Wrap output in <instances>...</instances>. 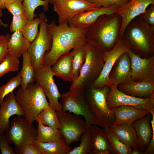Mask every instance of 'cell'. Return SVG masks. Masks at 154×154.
Here are the masks:
<instances>
[{
  "mask_svg": "<svg viewBox=\"0 0 154 154\" xmlns=\"http://www.w3.org/2000/svg\"><path fill=\"white\" fill-rule=\"evenodd\" d=\"M87 28L72 27L66 23L57 25L54 20L47 23L52 44L50 50L44 56L43 64L51 66L61 56L87 42L85 34Z\"/></svg>",
  "mask_w": 154,
  "mask_h": 154,
  "instance_id": "obj_1",
  "label": "cell"
},
{
  "mask_svg": "<svg viewBox=\"0 0 154 154\" xmlns=\"http://www.w3.org/2000/svg\"><path fill=\"white\" fill-rule=\"evenodd\" d=\"M121 24V18L116 13L102 15L87 28L86 40L104 52L109 51L120 38Z\"/></svg>",
  "mask_w": 154,
  "mask_h": 154,
  "instance_id": "obj_2",
  "label": "cell"
},
{
  "mask_svg": "<svg viewBox=\"0 0 154 154\" xmlns=\"http://www.w3.org/2000/svg\"><path fill=\"white\" fill-rule=\"evenodd\" d=\"M121 38L129 50L140 57L147 58L154 55V27L139 16L128 23Z\"/></svg>",
  "mask_w": 154,
  "mask_h": 154,
  "instance_id": "obj_3",
  "label": "cell"
},
{
  "mask_svg": "<svg viewBox=\"0 0 154 154\" xmlns=\"http://www.w3.org/2000/svg\"><path fill=\"white\" fill-rule=\"evenodd\" d=\"M84 90V96L92 116L93 124L104 128L114 125L116 118L108 106L107 96L109 86L95 87L91 85Z\"/></svg>",
  "mask_w": 154,
  "mask_h": 154,
  "instance_id": "obj_4",
  "label": "cell"
},
{
  "mask_svg": "<svg viewBox=\"0 0 154 154\" xmlns=\"http://www.w3.org/2000/svg\"><path fill=\"white\" fill-rule=\"evenodd\" d=\"M104 52L87 42L84 62L76 79L71 84L69 90H84L87 87L92 85L99 76L103 68Z\"/></svg>",
  "mask_w": 154,
  "mask_h": 154,
  "instance_id": "obj_5",
  "label": "cell"
},
{
  "mask_svg": "<svg viewBox=\"0 0 154 154\" xmlns=\"http://www.w3.org/2000/svg\"><path fill=\"white\" fill-rule=\"evenodd\" d=\"M15 96L23 117L32 123L35 121L38 115L49 106L43 90L36 82L29 85L25 89L20 88Z\"/></svg>",
  "mask_w": 154,
  "mask_h": 154,
  "instance_id": "obj_6",
  "label": "cell"
},
{
  "mask_svg": "<svg viewBox=\"0 0 154 154\" xmlns=\"http://www.w3.org/2000/svg\"><path fill=\"white\" fill-rule=\"evenodd\" d=\"M5 136L9 144H13L16 153L25 144L33 143L36 139L37 129L25 117L18 116L11 120Z\"/></svg>",
  "mask_w": 154,
  "mask_h": 154,
  "instance_id": "obj_7",
  "label": "cell"
},
{
  "mask_svg": "<svg viewBox=\"0 0 154 154\" xmlns=\"http://www.w3.org/2000/svg\"><path fill=\"white\" fill-rule=\"evenodd\" d=\"M38 16L40 21L39 33L27 50L35 70L43 64L44 56L50 50L52 44L51 36L47 29V17L44 12L39 13Z\"/></svg>",
  "mask_w": 154,
  "mask_h": 154,
  "instance_id": "obj_8",
  "label": "cell"
},
{
  "mask_svg": "<svg viewBox=\"0 0 154 154\" xmlns=\"http://www.w3.org/2000/svg\"><path fill=\"white\" fill-rule=\"evenodd\" d=\"M60 124L58 129L68 145L78 141L82 134L87 128L82 116L68 112L56 111Z\"/></svg>",
  "mask_w": 154,
  "mask_h": 154,
  "instance_id": "obj_9",
  "label": "cell"
},
{
  "mask_svg": "<svg viewBox=\"0 0 154 154\" xmlns=\"http://www.w3.org/2000/svg\"><path fill=\"white\" fill-rule=\"evenodd\" d=\"M51 66L43 64L35 70V81L41 87L49 101V105L56 111H62V104L58 101L62 94L58 90L53 77Z\"/></svg>",
  "mask_w": 154,
  "mask_h": 154,
  "instance_id": "obj_10",
  "label": "cell"
},
{
  "mask_svg": "<svg viewBox=\"0 0 154 154\" xmlns=\"http://www.w3.org/2000/svg\"><path fill=\"white\" fill-rule=\"evenodd\" d=\"M106 99L108 106L112 110L122 106H131L149 111L154 109V93L146 98L134 97L125 94L119 90L117 87L111 85L109 86Z\"/></svg>",
  "mask_w": 154,
  "mask_h": 154,
  "instance_id": "obj_11",
  "label": "cell"
},
{
  "mask_svg": "<svg viewBox=\"0 0 154 154\" xmlns=\"http://www.w3.org/2000/svg\"><path fill=\"white\" fill-rule=\"evenodd\" d=\"M84 90H69L62 94V110L82 116L84 119L87 128L93 124L92 116L84 96Z\"/></svg>",
  "mask_w": 154,
  "mask_h": 154,
  "instance_id": "obj_12",
  "label": "cell"
},
{
  "mask_svg": "<svg viewBox=\"0 0 154 154\" xmlns=\"http://www.w3.org/2000/svg\"><path fill=\"white\" fill-rule=\"evenodd\" d=\"M52 4L58 15L59 24H68L78 13L99 7L98 4L86 0H54Z\"/></svg>",
  "mask_w": 154,
  "mask_h": 154,
  "instance_id": "obj_13",
  "label": "cell"
},
{
  "mask_svg": "<svg viewBox=\"0 0 154 154\" xmlns=\"http://www.w3.org/2000/svg\"><path fill=\"white\" fill-rule=\"evenodd\" d=\"M129 50L128 46L120 38L113 48L104 52V63L103 68L99 76L91 86L95 87L111 86L109 79L110 73L117 59L122 53L127 52Z\"/></svg>",
  "mask_w": 154,
  "mask_h": 154,
  "instance_id": "obj_14",
  "label": "cell"
},
{
  "mask_svg": "<svg viewBox=\"0 0 154 154\" xmlns=\"http://www.w3.org/2000/svg\"><path fill=\"white\" fill-rule=\"evenodd\" d=\"M127 53L131 61L132 81L141 82L154 80V55L143 58L129 49Z\"/></svg>",
  "mask_w": 154,
  "mask_h": 154,
  "instance_id": "obj_15",
  "label": "cell"
},
{
  "mask_svg": "<svg viewBox=\"0 0 154 154\" xmlns=\"http://www.w3.org/2000/svg\"><path fill=\"white\" fill-rule=\"evenodd\" d=\"M130 58L127 52L122 53L115 62L109 75L111 85L117 87L120 84H129L132 81Z\"/></svg>",
  "mask_w": 154,
  "mask_h": 154,
  "instance_id": "obj_16",
  "label": "cell"
},
{
  "mask_svg": "<svg viewBox=\"0 0 154 154\" xmlns=\"http://www.w3.org/2000/svg\"><path fill=\"white\" fill-rule=\"evenodd\" d=\"M119 8L115 5L100 7L80 12L73 17L68 23L72 27L88 28L100 16L116 13Z\"/></svg>",
  "mask_w": 154,
  "mask_h": 154,
  "instance_id": "obj_17",
  "label": "cell"
},
{
  "mask_svg": "<svg viewBox=\"0 0 154 154\" xmlns=\"http://www.w3.org/2000/svg\"><path fill=\"white\" fill-rule=\"evenodd\" d=\"M151 4H154V0H131L125 6L118 9L116 13L121 19L119 33L120 38L130 21L143 13Z\"/></svg>",
  "mask_w": 154,
  "mask_h": 154,
  "instance_id": "obj_18",
  "label": "cell"
},
{
  "mask_svg": "<svg viewBox=\"0 0 154 154\" xmlns=\"http://www.w3.org/2000/svg\"><path fill=\"white\" fill-rule=\"evenodd\" d=\"M149 112V113L133 122L139 142V149L144 152L154 134V109Z\"/></svg>",
  "mask_w": 154,
  "mask_h": 154,
  "instance_id": "obj_19",
  "label": "cell"
},
{
  "mask_svg": "<svg viewBox=\"0 0 154 154\" xmlns=\"http://www.w3.org/2000/svg\"><path fill=\"white\" fill-rule=\"evenodd\" d=\"M0 105V132L5 133L10 127V118L15 115L24 116V114L13 92L7 95Z\"/></svg>",
  "mask_w": 154,
  "mask_h": 154,
  "instance_id": "obj_20",
  "label": "cell"
},
{
  "mask_svg": "<svg viewBox=\"0 0 154 154\" xmlns=\"http://www.w3.org/2000/svg\"><path fill=\"white\" fill-rule=\"evenodd\" d=\"M118 90L127 95L137 98H146L154 93V80L141 82L132 81L125 84H120Z\"/></svg>",
  "mask_w": 154,
  "mask_h": 154,
  "instance_id": "obj_21",
  "label": "cell"
},
{
  "mask_svg": "<svg viewBox=\"0 0 154 154\" xmlns=\"http://www.w3.org/2000/svg\"><path fill=\"white\" fill-rule=\"evenodd\" d=\"M112 110L116 118L114 125H117L132 123L150 113L147 110L129 106H121Z\"/></svg>",
  "mask_w": 154,
  "mask_h": 154,
  "instance_id": "obj_22",
  "label": "cell"
},
{
  "mask_svg": "<svg viewBox=\"0 0 154 154\" xmlns=\"http://www.w3.org/2000/svg\"><path fill=\"white\" fill-rule=\"evenodd\" d=\"M74 54L73 49L61 56L51 66V70L54 76L64 81L72 82Z\"/></svg>",
  "mask_w": 154,
  "mask_h": 154,
  "instance_id": "obj_23",
  "label": "cell"
},
{
  "mask_svg": "<svg viewBox=\"0 0 154 154\" xmlns=\"http://www.w3.org/2000/svg\"><path fill=\"white\" fill-rule=\"evenodd\" d=\"M110 130L123 143L131 149L139 148V142L133 123L109 127Z\"/></svg>",
  "mask_w": 154,
  "mask_h": 154,
  "instance_id": "obj_24",
  "label": "cell"
},
{
  "mask_svg": "<svg viewBox=\"0 0 154 154\" xmlns=\"http://www.w3.org/2000/svg\"><path fill=\"white\" fill-rule=\"evenodd\" d=\"M92 125V149L90 154H113L104 129L94 124Z\"/></svg>",
  "mask_w": 154,
  "mask_h": 154,
  "instance_id": "obj_25",
  "label": "cell"
},
{
  "mask_svg": "<svg viewBox=\"0 0 154 154\" xmlns=\"http://www.w3.org/2000/svg\"><path fill=\"white\" fill-rule=\"evenodd\" d=\"M31 44L23 36L22 32H15L11 35L8 44V53L19 58L27 51Z\"/></svg>",
  "mask_w": 154,
  "mask_h": 154,
  "instance_id": "obj_26",
  "label": "cell"
},
{
  "mask_svg": "<svg viewBox=\"0 0 154 154\" xmlns=\"http://www.w3.org/2000/svg\"><path fill=\"white\" fill-rule=\"evenodd\" d=\"M32 143L43 154H68L72 149L66 144L63 137L57 141L41 142L35 139Z\"/></svg>",
  "mask_w": 154,
  "mask_h": 154,
  "instance_id": "obj_27",
  "label": "cell"
},
{
  "mask_svg": "<svg viewBox=\"0 0 154 154\" xmlns=\"http://www.w3.org/2000/svg\"><path fill=\"white\" fill-rule=\"evenodd\" d=\"M22 56L23 62L20 73L22 81L21 88L25 89L29 84L34 83L35 81V70L32 65L30 55L27 51L23 53Z\"/></svg>",
  "mask_w": 154,
  "mask_h": 154,
  "instance_id": "obj_28",
  "label": "cell"
},
{
  "mask_svg": "<svg viewBox=\"0 0 154 154\" xmlns=\"http://www.w3.org/2000/svg\"><path fill=\"white\" fill-rule=\"evenodd\" d=\"M36 121L38 123L36 139L37 141L41 142L57 141L63 137L58 129L43 125L38 120Z\"/></svg>",
  "mask_w": 154,
  "mask_h": 154,
  "instance_id": "obj_29",
  "label": "cell"
},
{
  "mask_svg": "<svg viewBox=\"0 0 154 154\" xmlns=\"http://www.w3.org/2000/svg\"><path fill=\"white\" fill-rule=\"evenodd\" d=\"M93 134L92 125L81 135L79 145L72 149L68 154H90L92 149Z\"/></svg>",
  "mask_w": 154,
  "mask_h": 154,
  "instance_id": "obj_30",
  "label": "cell"
},
{
  "mask_svg": "<svg viewBox=\"0 0 154 154\" xmlns=\"http://www.w3.org/2000/svg\"><path fill=\"white\" fill-rule=\"evenodd\" d=\"M39 120L44 125L58 129L60 124L56 111L49 106L42 110L37 116L35 121Z\"/></svg>",
  "mask_w": 154,
  "mask_h": 154,
  "instance_id": "obj_31",
  "label": "cell"
},
{
  "mask_svg": "<svg viewBox=\"0 0 154 154\" xmlns=\"http://www.w3.org/2000/svg\"><path fill=\"white\" fill-rule=\"evenodd\" d=\"M74 48L72 82L76 79L85 60L86 42Z\"/></svg>",
  "mask_w": 154,
  "mask_h": 154,
  "instance_id": "obj_32",
  "label": "cell"
},
{
  "mask_svg": "<svg viewBox=\"0 0 154 154\" xmlns=\"http://www.w3.org/2000/svg\"><path fill=\"white\" fill-rule=\"evenodd\" d=\"M104 128L107 134L113 154H130L132 149L122 142L110 130L109 127H106Z\"/></svg>",
  "mask_w": 154,
  "mask_h": 154,
  "instance_id": "obj_33",
  "label": "cell"
},
{
  "mask_svg": "<svg viewBox=\"0 0 154 154\" xmlns=\"http://www.w3.org/2000/svg\"><path fill=\"white\" fill-rule=\"evenodd\" d=\"M49 3V0H23L25 12L28 16L29 21L32 20L37 15L34 12L37 7L42 6L44 11H47Z\"/></svg>",
  "mask_w": 154,
  "mask_h": 154,
  "instance_id": "obj_34",
  "label": "cell"
},
{
  "mask_svg": "<svg viewBox=\"0 0 154 154\" xmlns=\"http://www.w3.org/2000/svg\"><path fill=\"white\" fill-rule=\"evenodd\" d=\"M19 66L18 58L13 56L8 52L0 63V78L10 71H18Z\"/></svg>",
  "mask_w": 154,
  "mask_h": 154,
  "instance_id": "obj_35",
  "label": "cell"
},
{
  "mask_svg": "<svg viewBox=\"0 0 154 154\" xmlns=\"http://www.w3.org/2000/svg\"><path fill=\"white\" fill-rule=\"evenodd\" d=\"M22 81L20 72L15 76L10 79L5 84L0 86V104L5 96L21 85Z\"/></svg>",
  "mask_w": 154,
  "mask_h": 154,
  "instance_id": "obj_36",
  "label": "cell"
},
{
  "mask_svg": "<svg viewBox=\"0 0 154 154\" xmlns=\"http://www.w3.org/2000/svg\"><path fill=\"white\" fill-rule=\"evenodd\" d=\"M40 22L38 17L28 21L22 32L24 37L30 42L35 39L38 34Z\"/></svg>",
  "mask_w": 154,
  "mask_h": 154,
  "instance_id": "obj_37",
  "label": "cell"
},
{
  "mask_svg": "<svg viewBox=\"0 0 154 154\" xmlns=\"http://www.w3.org/2000/svg\"><path fill=\"white\" fill-rule=\"evenodd\" d=\"M28 17L27 14L24 13L13 16L12 22L10 25V30L11 32H22L28 21Z\"/></svg>",
  "mask_w": 154,
  "mask_h": 154,
  "instance_id": "obj_38",
  "label": "cell"
},
{
  "mask_svg": "<svg viewBox=\"0 0 154 154\" xmlns=\"http://www.w3.org/2000/svg\"><path fill=\"white\" fill-rule=\"evenodd\" d=\"M23 1V0H8L5 3V9L13 16L22 14L25 12Z\"/></svg>",
  "mask_w": 154,
  "mask_h": 154,
  "instance_id": "obj_39",
  "label": "cell"
},
{
  "mask_svg": "<svg viewBox=\"0 0 154 154\" xmlns=\"http://www.w3.org/2000/svg\"><path fill=\"white\" fill-rule=\"evenodd\" d=\"M143 21L154 27V4H151L145 11L139 16Z\"/></svg>",
  "mask_w": 154,
  "mask_h": 154,
  "instance_id": "obj_40",
  "label": "cell"
},
{
  "mask_svg": "<svg viewBox=\"0 0 154 154\" xmlns=\"http://www.w3.org/2000/svg\"><path fill=\"white\" fill-rule=\"evenodd\" d=\"M10 37L8 33L0 35V63L8 52V44Z\"/></svg>",
  "mask_w": 154,
  "mask_h": 154,
  "instance_id": "obj_41",
  "label": "cell"
},
{
  "mask_svg": "<svg viewBox=\"0 0 154 154\" xmlns=\"http://www.w3.org/2000/svg\"><path fill=\"white\" fill-rule=\"evenodd\" d=\"M131 0H98L99 7L115 5L119 8H121L129 2Z\"/></svg>",
  "mask_w": 154,
  "mask_h": 154,
  "instance_id": "obj_42",
  "label": "cell"
},
{
  "mask_svg": "<svg viewBox=\"0 0 154 154\" xmlns=\"http://www.w3.org/2000/svg\"><path fill=\"white\" fill-rule=\"evenodd\" d=\"M0 149L2 154H15L12 147L9 145L4 133L0 132Z\"/></svg>",
  "mask_w": 154,
  "mask_h": 154,
  "instance_id": "obj_43",
  "label": "cell"
},
{
  "mask_svg": "<svg viewBox=\"0 0 154 154\" xmlns=\"http://www.w3.org/2000/svg\"><path fill=\"white\" fill-rule=\"evenodd\" d=\"M18 154H43L42 151L32 143L25 144L20 149Z\"/></svg>",
  "mask_w": 154,
  "mask_h": 154,
  "instance_id": "obj_44",
  "label": "cell"
},
{
  "mask_svg": "<svg viewBox=\"0 0 154 154\" xmlns=\"http://www.w3.org/2000/svg\"><path fill=\"white\" fill-rule=\"evenodd\" d=\"M130 154H146L145 152L141 151L139 148L132 149Z\"/></svg>",
  "mask_w": 154,
  "mask_h": 154,
  "instance_id": "obj_45",
  "label": "cell"
},
{
  "mask_svg": "<svg viewBox=\"0 0 154 154\" xmlns=\"http://www.w3.org/2000/svg\"><path fill=\"white\" fill-rule=\"evenodd\" d=\"M2 9L0 8V27H6L8 26V25L7 24L3 23L1 19L2 15Z\"/></svg>",
  "mask_w": 154,
  "mask_h": 154,
  "instance_id": "obj_46",
  "label": "cell"
},
{
  "mask_svg": "<svg viewBox=\"0 0 154 154\" xmlns=\"http://www.w3.org/2000/svg\"><path fill=\"white\" fill-rule=\"evenodd\" d=\"M8 0H0V8L2 10L5 9V4Z\"/></svg>",
  "mask_w": 154,
  "mask_h": 154,
  "instance_id": "obj_47",
  "label": "cell"
},
{
  "mask_svg": "<svg viewBox=\"0 0 154 154\" xmlns=\"http://www.w3.org/2000/svg\"><path fill=\"white\" fill-rule=\"evenodd\" d=\"M86 0L92 3L97 4L98 5V0Z\"/></svg>",
  "mask_w": 154,
  "mask_h": 154,
  "instance_id": "obj_48",
  "label": "cell"
},
{
  "mask_svg": "<svg viewBox=\"0 0 154 154\" xmlns=\"http://www.w3.org/2000/svg\"><path fill=\"white\" fill-rule=\"evenodd\" d=\"M53 0H49V3L52 4Z\"/></svg>",
  "mask_w": 154,
  "mask_h": 154,
  "instance_id": "obj_49",
  "label": "cell"
}]
</instances>
